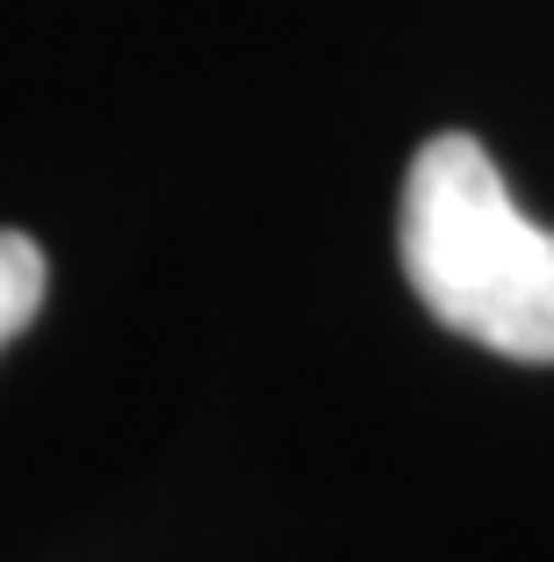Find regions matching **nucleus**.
I'll return each instance as SVG.
<instances>
[{
    "instance_id": "nucleus-1",
    "label": "nucleus",
    "mask_w": 554,
    "mask_h": 562,
    "mask_svg": "<svg viewBox=\"0 0 554 562\" xmlns=\"http://www.w3.org/2000/svg\"><path fill=\"white\" fill-rule=\"evenodd\" d=\"M396 252L418 303L446 331L505 361H554V232L511 202L475 137L446 131L418 145Z\"/></svg>"
},
{
    "instance_id": "nucleus-2",
    "label": "nucleus",
    "mask_w": 554,
    "mask_h": 562,
    "mask_svg": "<svg viewBox=\"0 0 554 562\" xmlns=\"http://www.w3.org/2000/svg\"><path fill=\"white\" fill-rule=\"evenodd\" d=\"M44 281H50L44 246L22 232H0V347L44 311Z\"/></svg>"
}]
</instances>
